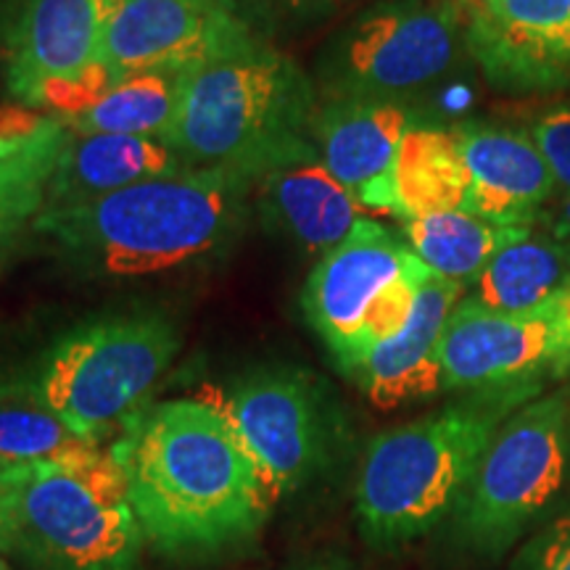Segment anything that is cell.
I'll list each match as a JSON object with an SVG mask.
<instances>
[{"instance_id":"cell-1","label":"cell","mask_w":570,"mask_h":570,"mask_svg":"<svg viewBox=\"0 0 570 570\" xmlns=\"http://www.w3.org/2000/svg\"><path fill=\"white\" fill-rule=\"evenodd\" d=\"M109 449L146 544L164 558H214L265 525L273 497L217 402L148 404Z\"/></svg>"},{"instance_id":"cell-2","label":"cell","mask_w":570,"mask_h":570,"mask_svg":"<svg viewBox=\"0 0 570 570\" xmlns=\"http://www.w3.org/2000/svg\"><path fill=\"white\" fill-rule=\"evenodd\" d=\"M252 183L223 169H183L92 202L42 209L48 235L75 269L104 277H146L209 259L244 225Z\"/></svg>"},{"instance_id":"cell-3","label":"cell","mask_w":570,"mask_h":570,"mask_svg":"<svg viewBox=\"0 0 570 570\" xmlns=\"http://www.w3.org/2000/svg\"><path fill=\"white\" fill-rule=\"evenodd\" d=\"M320 92L312 77L254 35L185 75L167 142L185 169H223L254 180L309 140Z\"/></svg>"},{"instance_id":"cell-4","label":"cell","mask_w":570,"mask_h":570,"mask_svg":"<svg viewBox=\"0 0 570 570\" xmlns=\"http://www.w3.org/2000/svg\"><path fill=\"white\" fill-rule=\"evenodd\" d=\"M180 346V327L159 309L109 312L56 336L0 383L101 444L148 407Z\"/></svg>"},{"instance_id":"cell-5","label":"cell","mask_w":570,"mask_h":570,"mask_svg":"<svg viewBox=\"0 0 570 570\" xmlns=\"http://www.w3.org/2000/svg\"><path fill=\"white\" fill-rule=\"evenodd\" d=\"M520 399L473 396L373 439L356 479L365 537L381 547L404 544L458 510L499 420Z\"/></svg>"},{"instance_id":"cell-6","label":"cell","mask_w":570,"mask_h":570,"mask_svg":"<svg viewBox=\"0 0 570 570\" xmlns=\"http://www.w3.org/2000/svg\"><path fill=\"white\" fill-rule=\"evenodd\" d=\"M142 537L111 449L13 465V554L35 570H140Z\"/></svg>"},{"instance_id":"cell-7","label":"cell","mask_w":570,"mask_h":570,"mask_svg":"<svg viewBox=\"0 0 570 570\" xmlns=\"http://www.w3.org/2000/svg\"><path fill=\"white\" fill-rule=\"evenodd\" d=\"M465 51L454 0H383L327 40L317 59L323 101H415Z\"/></svg>"},{"instance_id":"cell-8","label":"cell","mask_w":570,"mask_h":570,"mask_svg":"<svg viewBox=\"0 0 570 570\" xmlns=\"http://www.w3.org/2000/svg\"><path fill=\"white\" fill-rule=\"evenodd\" d=\"M570 458V399L554 391L520 407L497 431L458 504L479 550H502L558 497Z\"/></svg>"},{"instance_id":"cell-9","label":"cell","mask_w":570,"mask_h":570,"mask_svg":"<svg viewBox=\"0 0 570 570\" xmlns=\"http://www.w3.org/2000/svg\"><path fill=\"white\" fill-rule=\"evenodd\" d=\"M217 404L273 499L304 489L331 462V402L306 370L262 367L240 377Z\"/></svg>"},{"instance_id":"cell-10","label":"cell","mask_w":570,"mask_h":570,"mask_svg":"<svg viewBox=\"0 0 570 570\" xmlns=\"http://www.w3.org/2000/svg\"><path fill=\"white\" fill-rule=\"evenodd\" d=\"M570 373V336L552 312L499 315L462 298L441 338L444 391L529 399Z\"/></svg>"},{"instance_id":"cell-11","label":"cell","mask_w":570,"mask_h":570,"mask_svg":"<svg viewBox=\"0 0 570 570\" xmlns=\"http://www.w3.org/2000/svg\"><path fill=\"white\" fill-rule=\"evenodd\" d=\"M465 51L502 92L570 85V0H462Z\"/></svg>"},{"instance_id":"cell-12","label":"cell","mask_w":570,"mask_h":570,"mask_svg":"<svg viewBox=\"0 0 570 570\" xmlns=\"http://www.w3.org/2000/svg\"><path fill=\"white\" fill-rule=\"evenodd\" d=\"M412 256L394 233L362 217L306 277L302 291L306 323L346 375H354L360 365V341L370 315L391 283L410 267Z\"/></svg>"},{"instance_id":"cell-13","label":"cell","mask_w":570,"mask_h":570,"mask_svg":"<svg viewBox=\"0 0 570 570\" xmlns=\"http://www.w3.org/2000/svg\"><path fill=\"white\" fill-rule=\"evenodd\" d=\"M254 35L230 0H119L104 32L101 63L117 80L190 71Z\"/></svg>"},{"instance_id":"cell-14","label":"cell","mask_w":570,"mask_h":570,"mask_svg":"<svg viewBox=\"0 0 570 570\" xmlns=\"http://www.w3.org/2000/svg\"><path fill=\"white\" fill-rule=\"evenodd\" d=\"M119 0H19L3 48V80L21 106H40L51 85L69 82L101 59Z\"/></svg>"},{"instance_id":"cell-15","label":"cell","mask_w":570,"mask_h":570,"mask_svg":"<svg viewBox=\"0 0 570 570\" xmlns=\"http://www.w3.org/2000/svg\"><path fill=\"white\" fill-rule=\"evenodd\" d=\"M252 196L265 227L312 254L338 246L365 209L325 167L312 140L262 169L252 180Z\"/></svg>"},{"instance_id":"cell-16","label":"cell","mask_w":570,"mask_h":570,"mask_svg":"<svg viewBox=\"0 0 570 570\" xmlns=\"http://www.w3.org/2000/svg\"><path fill=\"white\" fill-rule=\"evenodd\" d=\"M454 132L470 173L468 214L508 227L544 219L558 185L529 132L489 122L458 125Z\"/></svg>"},{"instance_id":"cell-17","label":"cell","mask_w":570,"mask_h":570,"mask_svg":"<svg viewBox=\"0 0 570 570\" xmlns=\"http://www.w3.org/2000/svg\"><path fill=\"white\" fill-rule=\"evenodd\" d=\"M417 119L407 104L323 101L312 119L309 140L356 202L391 214V167L404 132Z\"/></svg>"},{"instance_id":"cell-18","label":"cell","mask_w":570,"mask_h":570,"mask_svg":"<svg viewBox=\"0 0 570 570\" xmlns=\"http://www.w3.org/2000/svg\"><path fill=\"white\" fill-rule=\"evenodd\" d=\"M462 298L465 285L433 273L425 277L404 331L373 348L352 375L375 407L396 410L444 391L441 338Z\"/></svg>"},{"instance_id":"cell-19","label":"cell","mask_w":570,"mask_h":570,"mask_svg":"<svg viewBox=\"0 0 570 570\" xmlns=\"http://www.w3.org/2000/svg\"><path fill=\"white\" fill-rule=\"evenodd\" d=\"M167 142L130 135H69L42 209H63L183 173Z\"/></svg>"},{"instance_id":"cell-20","label":"cell","mask_w":570,"mask_h":570,"mask_svg":"<svg viewBox=\"0 0 570 570\" xmlns=\"http://www.w3.org/2000/svg\"><path fill=\"white\" fill-rule=\"evenodd\" d=\"M470 173L454 127L417 119L404 132L391 167V214L404 223L428 214L465 212Z\"/></svg>"},{"instance_id":"cell-21","label":"cell","mask_w":570,"mask_h":570,"mask_svg":"<svg viewBox=\"0 0 570 570\" xmlns=\"http://www.w3.org/2000/svg\"><path fill=\"white\" fill-rule=\"evenodd\" d=\"M570 283V246L554 238H525L502 248L473 281L470 302L499 315L550 309Z\"/></svg>"},{"instance_id":"cell-22","label":"cell","mask_w":570,"mask_h":570,"mask_svg":"<svg viewBox=\"0 0 570 570\" xmlns=\"http://www.w3.org/2000/svg\"><path fill=\"white\" fill-rule=\"evenodd\" d=\"M531 238V227L494 225L468 212L428 214L404 223V240L433 275L468 285L494 256Z\"/></svg>"},{"instance_id":"cell-23","label":"cell","mask_w":570,"mask_h":570,"mask_svg":"<svg viewBox=\"0 0 570 570\" xmlns=\"http://www.w3.org/2000/svg\"><path fill=\"white\" fill-rule=\"evenodd\" d=\"M185 75L188 71H146L125 77L104 98L61 122L71 135H130L164 142L180 109Z\"/></svg>"},{"instance_id":"cell-24","label":"cell","mask_w":570,"mask_h":570,"mask_svg":"<svg viewBox=\"0 0 570 570\" xmlns=\"http://www.w3.org/2000/svg\"><path fill=\"white\" fill-rule=\"evenodd\" d=\"M104 452L53 412L0 383V462L9 465H61Z\"/></svg>"},{"instance_id":"cell-25","label":"cell","mask_w":570,"mask_h":570,"mask_svg":"<svg viewBox=\"0 0 570 570\" xmlns=\"http://www.w3.org/2000/svg\"><path fill=\"white\" fill-rule=\"evenodd\" d=\"M69 135L61 119L48 117L30 146L0 159V235H21L38 219Z\"/></svg>"},{"instance_id":"cell-26","label":"cell","mask_w":570,"mask_h":570,"mask_svg":"<svg viewBox=\"0 0 570 570\" xmlns=\"http://www.w3.org/2000/svg\"><path fill=\"white\" fill-rule=\"evenodd\" d=\"M252 30H294L331 17L344 0H230Z\"/></svg>"},{"instance_id":"cell-27","label":"cell","mask_w":570,"mask_h":570,"mask_svg":"<svg viewBox=\"0 0 570 570\" xmlns=\"http://www.w3.org/2000/svg\"><path fill=\"white\" fill-rule=\"evenodd\" d=\"M529 135L544 156L560 194L570 196V101L541 111Z\"/></svg>"},{"instance_id":"cell-28","label":"cell","mask_w":570,"mask_h":570,"mask_svg":"<svg viewBox=\"0 0 570 570\" xmlns=\"http://www.w3.org/2000/svg\"><path fill=\"white\" fill-rule=\"evenodd\" d=\"M533 570H570V518H560L539 539Z\"/></svg>"},{"instance_id":"cell-29","label":"cell","mask_w":570,"mask_h":570,"mask_svg":"<svg viewBox=\"0 0 570 570\" xmlns=\"http://www.w3.org/2000/svg\"><path fill=\"white\" fill-rule=\"evenodd\" d=\"M13 554V465L0 462V558Z\"/></svg>"},{"instance_id":"cell-30","label":"cell","mask_w":570,"mask_h":570,"mask_svg":"<svg viewBox=\"0 0 570 570\" xmlns=\"http://www.w3.org/2000/svg\"><path fill=\"white\" fill-rule=\"evenodd\" d=\"M552 238L570 246V196H562L558 217L552 219Z\"/></svg>"},{"instance_id":"cell-31","label":"cell","mask_w":570,"mask_h":570,"mask_svg":"<svg viewBox=\"0 0 570 570\" xmlns=\"http://www.w3.org/2000/svg\"><path fill=\"white\" fill-rule=\"evenodd\" d=\"M550 312H552L554 323L562 327V333H568L570 336V283H568V288L562 291L558 298H554Z\"/></svg>"},{"instance_id":"cell-32","label":"cell","mask_w":570,"mask_h":570,"mask_svg":"<svg viewBox=\"0 0 570 570\" xmlns=\"http://www.w3.org/2000/svg\"><path fill=\"white\" fill-rule=\"evenodd\" d=\"M19 240L21 235H0V275H3V269L11 265Z\"/></svg>"},{"instance_id":"cell-33","label":"cell","mask_w":570,"mask_h":570,"mask_svg":"<svg viewBox=\"0 0 570 570\" xmlns=\"http://www.w3.org/2000/svg\"><path fill=\"white\" fill-rule=\"evenodd\" d=\"M19 0H0V48H3L6 35L11 30V21H13V11H17Z\"/></svg>"},{"instance_id":"cell-34","label":"cell","mask_w":570,"mask_h":570,"mask_svg":"<svg viewBox=\"0 0 570 570\" xmlns=\"http://www.w3.org/2000/svg\"><path fill=\"white\" fill-rule=\"evenodd\" d=\"M27 146H30V142H27ZM27 146H13V142H9L6 138H0V159H6V156L19 154L21 148H27Z\"/></svg>"},{"instance_id":"cell-35","label":"cell","mask_w":570,"mask_h":570,"mask_svg":"<svg viewBox=\"0 0 570 570\" xmlns=\"http://www.w3.org/2000/svg\"><path fill=\"white\" fill-rule=\"evenodd\" d=\"M304 570H348V568L336 566V562H327V566H312V568H304Z\"/></svg>"},{"instance_id":"cell-36","label":"cell","mask_w":570,"mask_h":570,"mask_svg":"<svg viewBox=\"0 0 570 570\" xmlns=\"http://www.w3.org/2000/svg\"><path fill=\"white\" fill-rule=\"evenodd\" d=\"M0 570H11V566L3 558H0Z\"/></svg>"},{"instance_id":"cell-37","label":"cell","mask_w":570,"mask_h":570,"mask_svg":"<svg viewBox=\"0 0 570 570\" xmlns=\"http://www.w3.org/2000/svg\"><path fill=\"white\" fill-rule=\"evenodd\" d=\"M454 3H462V0H454Z\"/></svg>"}]
</instances>
